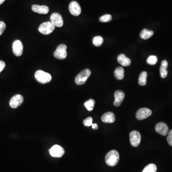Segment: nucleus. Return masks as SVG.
<instances>
[{
	"mask_svg": "<svg viewBox=\"0 0 172 172\" xmlns=\"http://www.w3.org/2000/svg\"><path fill=\"white\" fill-rule=\"evenodd\" d=\"M120 159L119 153L115 150H111L108 153L105 157V162L107 165L114 166L119 162Z\"/></svg>",
	"mask_w": 172,
	"mask_h": 172,
	"instance_id": "obj_1",
	"label": "nucleus"
},
{
	"mask_svg": "<svg viewBox=\"0 0 172 172\" xmlns=\"http://www.w3.org/2000/svg\"><path fill=\"white\" fill-rule=\"evenodd\" d=\"M35 76L36 80L41 84L49 83L52 79V77L50 74L41 70H37Z\"/></svg>",
	"mask_w": 172,
	"mask_h": 172,
	"instance_id": "obj_2",
	"label": "nucleus"
},
{
	"mask_svg": "<svg viewBox=\"0 0 172 172\" xmlns=\"http://www.w3.org/2000/svg\"><path fill=\"white\" fill-rule=\"evenodd\" d=\"M91 75V71L88 68L82 70L75 78L76 83L78 85L85 84L87 80Z\"/></svg>",
	"mask_w": 172,
	"mask_h": 172,
	"instance_id": "obj_3",
	"label": "nucleus"
},
{
	"mask_svg": "<svg viewBox=\"0 0 172 172\" xmlns=\"http://www.w3.org/2000/svg\"><path fill=\"white\" fill-rule=\"evenodd\" d=\"M55 29V26L53 25L51 22L43 23L39 26L38 31L42 34L45 35L50 34Z\"/></svg>",
	"mask_w": 172,
	"mask_h": 172,
	"instance_id": "obj_4",
	"label": "nucleus"
},
{
	"mask_svg": "<svg viewBox=\"0 0 172 172\" xmlns=\"http://www.w3.org/2000/svg\"><path fill=\"white\" fill-rule=\"evenodd\" d=\"M67 46L65 45L61 44L58 46L56 48V50L54 53V56L57 59H65L67 56Z\"/></svg>",
	"mask_w": 172,
	"mask_h": 172,
	"instance_id": "obj_5",
	"label": "nucleus"
},
{
	"mask_svg": "<svg viewBox=\"0 0 172 172\" xmlns=\"http://www.w3.org/2000/svg\"><path fill=\"white\" fill-rule=\"evenodd\" d=\"M141 136L139 132L133 131L130 134L131 144L133 147H137L140 143Z\"/></svg>",
	"mask_w": 172,
	"mask_h": 172,
	"instance_id": "obj_6",
	"label": "nucleus"
},
{
	"mask_svg": "<svg viewBox=\"0 0 172 172\" xmlns=\"http://www.w3.org/2000/svg\"><path fill=\"white\" fill-rule=\"evenodd\" d=\"M51 22L55 27H62L64 24L63 18L59 13H54L50 16Z\"/></svg>",
	"mask_w": 172,
	"mask_h": 172,
	"instance_id": "obj_7",
	"label": "nucleus"
},
{
	"mask_svg": "<svg viewBox=\"0 0 172 172\" xmlns=\"http://www.w3.org/2000/svg\"><path fill=\"white\" fill-rule=\"evenodd\" d=\"M23 102V97L22 95L17 94L13 96L9 102V105L12 108L15 109L22 105Z\"/></svg>",
	"mask_w": 172,
	"mask_h": 172,
	"instance_id": "obj_8",
	"label": "nucleus"
},
{
	"mask_svg": "<svg viewBox=\"0 0 172 172\" xmlns=\"http://www.w3.org/2000/svg\"><path fill=\"white\" fill-rule=\"evenodd\" d=\"M50 155L54 157L60 158L65 153V150L61 146L58 145H55L52 146L49 150Z\"/></svg>",
	"mask_w": 172,
	"mask_h": 172,
	"instance_id": "obj_9",
	"label": "nucleus"
},
{
	"mask_svg": "<svg viewBox=\"0 0 172 172\" xmlns=\"http://www.w3.org/2000/svg\"><path fill=\"white\" fill-rule=\"evenodd\" d=\"M13 51L16 56H20L23 53V45L21 41L15 40L13 44Z\"/></svg>",
	"mask_w": 172,
	"mask_h": 172,
	"instance_id": "obj_10",
	"label": "nucleus"
},
{
	"mask_svg": "<svg viewBox=\"0 0 172 172\" xmlns=\"http://www.w3.org/2000/svg\"><path fill=\"white\" fill-rule=\"evenodd\" d=\"M152 114V111L149 109L143 108L140 109L137 111L136 117L139 120H142L148 117H150Z\"/></svg>",
	"mask_w": 172,
	"mask_h": 172,
	"instance_id": "obj_11",
	"label": "nucleus"
},
{
	"mask_svg": "<svg viewBox=\"0 0 172 172\" xmlns=\"http://www.w3.org/2000/svg\"><path fill=\"white\" fill-rule=\"evenodd\" d=\"M155 129L156 132L163 136H165L169 132V128L164 122H161L157 123L155 125Z\"/></svg>",
	"mask_w": 172,
	"mask_h": 172,
	"instance_id": "obj_12",
	"label": "nucleus"
},
{
	"mask_svg": "<svg viewBox=\"0 0 172 172\" xmlns=\"http://www.w3.org/2000/svg\"><path fill=\"white\" fill-rule=\"evenodd\" d=\"M69 10L70 13L74 16H78L81 13V9L78 3L73 1L70 3L69 5Z\"/></svg>",
	"mask_w": 172,
	"mask_h": 172,
	"instance_id": "obj_13",
	"label": "nucleus"
},
{
	"mask_svg": "<svg viewBox=\"0 0 172 172\" xmlns=\"http://www.w3.org/2000/svg\"><path fill=\"white\" fill-rule=\"evenodd\" d=\"M114 97L115 100L113 102V104L116 107H118L121 105V103L123 101L125 97V94L121 90H117L114 93Z\"/></svg>",
	"mask_w": 172,
	"mask_h": 172,
	"instance_id": "obj_14",
	"label": "nucleus"
},
{
	"mask_svg": "<svg viewBox=\"0 0 172 172\" xmlns=\"http://www.w3.org/2000/svg\"><path fill=\"white\" fill-rule=\"evenodd\" d=\"M32 9L33 11L35 13H37L39 14H47L49 11L48 6H46V5L40 6V5H37V4H34L33 5Z\"/></svg>",
	"mask_w": 172,
	"mask_h": 172,
	"instance_id": "obj_15",
	"label": "nucleus"
},
{
	"mask_svg": "<svg viewBox=\"0 0 172 172\" xmlns=\"http://www.w3.org/2000/svg\"><path fill=\"white\" fill-rule=\"evenodd\" d=\"M101 120L105 123H113L115 121V115L111 112H107L102 115Z\"/></svg>",
	"mask_w": 172,
	"mask_h": 172,
	"instance_id": "obj_16",
	"label": "nucleus"
},
{
	"mask_svg": "<svg viewBox=\"0 0 172 172\" xmlns=\"http://www.w3.org/2000/svg\"><path fill=\"white\" fill-rule=\"evenodd\" d=\"M118 62L122 65V66L128 67L131 64V61L130 59L126 57L125 55L120 54L117 58Z\"/></svg>",
	"mask_w": 172,
	"mask_h": 172,
	"instance_id": "obj_17",
	"label": "nucleus"
},
{
	"mask_svg": "<svg viewBox=\"0 0 172 172\" xmlns=\"http://www.w3.org/2000/svg\"><path fill=\"white\" fill-rule=\"evenodd\" d=\"M167 67H168L167 61L165 60H163L161 63V67L160 68V75L162 78H165L167 76V74H168Z\"/></svg>",
	"mask_w": 172,
	"mask_h": 172,
	"instance_id": "obj_18",
	"label": "nucleus"
},
{
	"mask_svg": "<svg viewBox=\"0 0 172 172\" xmlns=\"http://www.w3.org/2000/svg\"><path fill=\"white\" fill-rule=\"evenodd\" d=\"M114 76L118 80H122L124 77V70L122 67H118L114 71Z\"/></svg>",
	"mask_w": 172,
	"mask_h": 172,
	"instance_id": "obj_19",
	"label": "nucleus"
},
{
	"mask_svg": "<svg viewBox=\"0 0 172 172\" xmlns=\"http://www.w3.org/2000/svg\"><path fill=\"white\" fill-rule=\"evenodd\" d=\"M153 32L151 30H147L146 29H144L142 30L140 33V37L142 39L146 40L149 39L150 37L153 35Z\"/></svg>",
	"mask_w": 172,
	"mask_h": 172,
	"instance_id": "obj_20",
	"label": "nucleus"
},
{
	"mask_svg": "<svg viewBox=\"0 0 172 172\" xmlns=\"http://www.w3.org/2000/svg\"><path fill=\"white\" fill-rule=\"evenodd\" d=\"M147 76V72L145 71H143L141 73L139 76V83L141 86H144L146 84V78Z\"/></svg>",
	"mask_w": 172,
	"mask_h": 172,
	"instance_id": "obj_21",
	"label": "nucleus"
},
{
	"mask_svg": "<svg viewBox=\"0 0 172 172\" xmlns=\"http://www.w3.org/2000/svg\"><path fill=\"white\" fill-rule=\"evenodd\" d=\"M95 104V100L93 99H90L84 103V106L89 111H92L94 109Z\"/></svg>",
	"mask_w": 172,
	"mask_h": 172,
	"instance_id": "obj_22",
	"label": "nucleus"
},
{
	"mask_svg": "<svg viewBox=\"0 0 172 172\" xmlns=\"http://www.w3.org/2000/svg\"><path fill=\"white\" fill-rule=\"evenodd\" d=\"M157 171V167L155 164H148L142 170V172H156Z\"/></svg>",
	"mask_w": 172,
	"mask_h": 172,
	"instance_id": "obj_23",
	"label": "nucleus"
},
{
	"mask_svg": "<svg viewBox=\"0 0 172 172\" xmlns=\"http://www.w3.org/2000/svg\"><path fill=\"white\" fill-rule=\"evenodd\" d=\"M103 38L100 36H95L93 39V44L96 46H99L103 43Z\"/></svg>",
	"mask_w": 172,
	"mask_h": 172,
	"instance_id": "obj_24",
	"label": "nucleus"
},
{
	"mask_svg": "<svg viewBox=\"0 0 172 172\" xmlns=\"http://www.w3.org/2000/svg\"><path fill=\"white\" fill-rule=\"evenodd\" d=\"M158 58L155 56H151L147 59V63L150 65H154L157 63Z\"/></svg>",
	"mask_w": 172,
	"mask_h": 172,
	"instance_id": "obj_25",
	"label": "nucleus"
},
{
	"mask_svg": "<svg viewBox=\"0 0 172 172\" xmlns=\"http://www.w3.org/2000/svg\"><path fill=\"white\" fill-rule=\"evenodd\" d=\"M111 20H112V16L110 14H105L99 18V21L100 22L102 23L109 22Z\"/></svg>",
	"mask_w": 172,
	"mask_h": 172,
	"instance_id": "obj_26",
	"label": "nucleus"
},
{
	"mask_svg": "<svg viewBox=\"0 0 172 172\" xmlns=\"http://www.w3.org/2000/svg\"><path fill=\"white\" fill-rule=\"evenodd\" d=\"M92 121H93V119L91 117H89L88 118H86V119L83 121V124L85 126L87 127H89V126H91L92 123Z\"/></svg>",
	"mask_w": 172,
	"mask_h": 172,
	"instance_id": "obj_27",
	"label": "nucleus"
},
{
	"mask_svg": "<svg viewBox=\"0 0 172 172\" xmlns=\"http://www.w3.org/2000/svg\"><path fill=\"white\" fill-rule=\"evenodd\" d=\"M6 28V24L3 21H0V36L3 34Z\"/></svg>",
	"mask_w": 172,
	"mask_h": 172,
	"instance_id": "obj_28",
	"label": "nucleus"
},
{
	"mask_svg": "<svg viewBox=\"0 0 172 172\" xmlns=\"http://www.w3.org/2000/svg\"><path fill=\"white\" fill-rule=\"evenodd\" d=\"M167 142L170 146H172V130H171L168 133L167 137Z\"/></svg>",
	"mask_w": 172,
	"mask_h": 172,
	"instance_id": "obj_29",
	"label": "nucleus"
},
{
	"mask_svg": "<svg viewBox=\"0 0 172 172\" xmlns=\"http://www.w3.org/2000/svg\"><path fill=\"white\" fill-rule=\"evenodd\" d=\"M5 67V63L3 61L0 60V73L3 70Z\"/></svg>",
	"mask_w": 172,
	"mask_h": 172,
	"instance_id": "obj_30",
	"label": "nucleus"
},
{
	"mask_svg": "<svg viewBox=\"0 0 172 172\" xmlns=\"http://www.w3.org/2000/svg\"><path fill=\"white\" fill-rule=\"evenodd\" d=\"M91 126H92V129L94 130H97L98 129V125L97 123H93Z\"/></svg>",
	"mask_w": 172,
	"mask_h": 172,
	"instance_id": "obj_31",
	"label": "nucleus"
},
{
	"mask_svg": "<svg viewBox=\"0 0 172 172\" xmlns=\"http://www.w3.org/2000/svg\"><path fill=\"white\" fill-rule=\"evenodd\" d=\"M4 1H5V0H0V5H1L2 3H3Z\"/></svg>",
	"mask_w": 172,
	"mask_h": 172,
	"instance_id": "obj_32",
	"label": "nucleus"
}]
</instances>
